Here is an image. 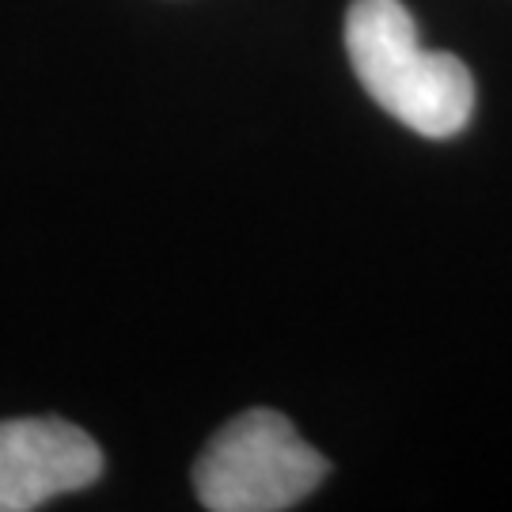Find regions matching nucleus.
<instances>
[{"label": "nucleus", "mask_w": 512, "mask_h": 512, "mask_svg": "<svg viewBox=\"0 0 512 512\" xmlns=\"http://www.w3.org/2000/svg\"><path fill=\"white\" fill-rule=\"evenodd\" d=\"M346 54L380 107L421 137H452L471 122L475 80L452 54H433L399 0H353Z\"/></svg>", "instance_id": "1"}, {"label": "nucleus", "mask_w": 512, "mask_h": 512, "mask_svg": "<svg viewBox=\"0 0 512 512\" xmlns=\"http://www.w3.org/2000/svg\"><path fill=\"white\" fill-rule=\"evenodd\" d=\"M330 463L277 410H247L205 444L194 490L209 512H281L300 505Z\"/></svg>", "instance_id": "2"}, {"label": "nucleus", "mask_w": 512, "mask_h": 512, "mask_svg": "<svg viewBox=\"0 0 512 512\" xmlns=\"http://www.w3.org/2000/svg\"><path fill=\"white\" fill-rule=\"evenodd\" d=\"M103 475V452L80 425L61 418L0 421V512H31Z\"/></svg>", "instance_id": "3"}]
</instances>
